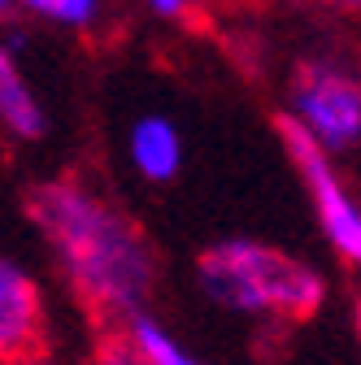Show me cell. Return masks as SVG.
<instances>
[{"mask_svg":"<svg viewBox=\"0 0 361 365\" xmlns=\"http://www.w3.org/2000/svg\"><path fill=\"white\" fill-rule=\"evenodd\" d=\"M357 331H361V300H357Z\"/></svg>","mask_w":361,"mask_h":365,"instance_id":"5bb4252c","label":"cell"},{"mask_svg":"<svg viewBox=\"0 0 361 365\" xmlns=\"http://www.w3.org/2000/svg\"><path fill=\"white\" fill-rule=\"evenodd\" d=\"M144 5L157 14V18H170V22H183V18H192V9H196V0H144Z\"/></svg>","mask_w":361,"mask_h":365,"instance_id":"8fae6325","label":"cell"},{"mask_svg":"<svg viewBox=\"0 0 361 365\" xmlns=\"http://www.w3.org/2000/svg\"><path fill=\"white\" fill-rule=\"evenodd\" d=\"M0 126H5L14 140H26V144L49 135V118H44L22 66L14 61V53L5 43H0Z\"/></svg>","mask_w":361,"mask_h":365,"instance_id":"8992f818","label":"cell"},{"mask_svg":"<svg viewBox=\"0 0 361 365\" xmlns=\"http://www.w3.org/2000/svg\"><path fill=\"white\" fill-rule=\"evenodd\" d=\"M0 365H57L44 292L14 261H0Z\"/></svg>","mask_w":361,"mask_h":365,"instance_id":"5b68a950","label":"cell"},{"mask_svg":"<svg viewBox=\"0 0 361 365\" xmlns=\"http://www.w3.org/2000/svg\"><path fill=\"white\" fill-rule=\"evenodd\" d=\"M96 365H148V361L135 352L126 331H105L96 335Z\"/></svg>","mask_w":361,"mask_h":365,"instance_id":"30bf717a","label":"cell"},{"mask_svg":"<svg viewBox=\"0 0 361 365\" xmlns=\"http://www.w3.org/2000/svg\"><path fill=\"white\" fill-rule=\"evenodd\" d=\"M275 130H279V144H283V153L292 157L296 174L305 178L309 200H313V213H318V222H322L331 248H335L348 265H361V209H357V200H348L344 182L335 178L327 148L313 140V135H309L292 113H275Z\"/></svg>","mask_w":361,"mask_h":365,"instance_id":"277c9868","label":"cell"},{"mask_svg":"<svg viewBox=\"0 0 361 365\" xmlns=\"http://www.w3.org/2000/svg\"><path fill=\"white\" fill-rule=\"evenodd\" d=\"M9 9H14V0H0V18H5Z\"/></svg>","mask_w":361,"mask_h":365,"instance_id":"4fadbf2b","label":"cell"},{"mask_svg":"<svg viewBox=\"0 0 361 365\" xmlns=\"http://www.w3.org/2000/svg\"><path fill=\"white\" fill-rule=\"evenodd\" d=\"M131 157H135V165H140V174L153 178V182L174 178L178 165H183V144H178V130H174L166 118H144V122H135V130H131Z\"/></svg>","mask_w":361,"mask_h":365,"instance_id":"52a82bcc","label":"cell"},{"mask_svg":"<svg viewBox=\"0 0 361 365\" xmlns=\"http://www.w3.org/2000/svg\"><path fill=\"white\" fill-rule=\"evenodd\" d=\"M26 14L35 18H49L57 26H70V31H83V26H96L105 0H14Z\"/></svg>","mask_w":361,"mask_h":365,"instance_id":"9c48e42d","label":"cell"},{"mask_svg":"<svg viewBox=\"0 0 361 365\" xmlns=\"http://www.w3.org/2000/svg\"><path fill=\"white\" fill-rule=\"evenodd\" d=\"M22 209L49 240L70 292L92 322V335L126 331L157 283V252L144 226L78 178L31 182Z\"/></svg>","mask_w":361,"mask_h":365,"instance_id":"6da1fadb","label":"cell"},{"mask_svg":"<svg viewBox=\"0 0 361 365\" xmlns=\"http://www.w3.org/2000/svg\"><path fill=\"white\" fill-rule=\"evenodd\" d=\"M200 287L235 313H270L283 322H309L327 300V283L309 261L257 240H222L196 261Z\"/></svg>","mask_w":361,"mask_h":365,"instance_id":"7a4b0ae2","label":"cell"},{"mask_svg":"<svg viewBox=\"0 0 361 365\" xmlns=\"http://www.w3.org/2000/svg\"><path fill=\"white\" fill-rule=\"evenodd\" d=\"M344 9H352V14H361V0H340Z\"/></svg>","mask_w":361,"mask_h":365,"instance_id":"7c38bea8","label":"cell"},{"mask_svg":"<svg viewBox=\"0 0 361 365\" xmlns=\"http://www.w3.org/2000/svg\"><path fill=\"white\" fill-rule=\"evenodd\" d=\"M126 339L135 344V352H140L148 365H200V361H192L183 348H178V344H174V339L153 322V317L144 313V309L126 322Z\"/></svg>","mask_w":361,"mask_h":365,"instance_id":"ba28073f","label":"cell"},{"mask_svg":"<svg viewBox=\"0 0 361 365\" xmlns=\"http://www.w3.org/2000/svg\"><path fill=\"white\" fill-rule=\"evenodd\" d=\"M292 118L327 153L361 140V74L340 61H300L292 74Z\"/></svg>","mask_w":361,"mask_h":365,"instance_id":"3957f363","label":"cell"}]
</instances>
